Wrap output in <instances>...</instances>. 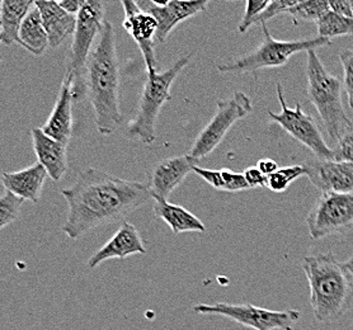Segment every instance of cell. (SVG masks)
Instances as JSON below:
<instances>
[{"instance_id": "obj_1", "label": "cell", "mask_w": 353, "mask_h": 330, "mask_svg": "<svg viewBox=\"0 0 353 330\" xmlns=\"http://www.w3.org/2000/svg\"><path fill=\"white\" fill-rule=\"evenodd\" d=\"M61 194L69 206L61 231L72 240L98 226L119 221L153 198L148 183L122 179L96 168L81 172L75 183L61 189Z\"/></svg>"}, {"instance_id": "obj_2", "label": "cell", "mask_w": 353, "mask_h": 330, "mask_svg": "<svg viewBox=\"0 0 353 330\" xmlns=\"http://www.w3.org/2000/svg\"><path fill=\"white\" fill-rule=\"evenodd\" d=\"M84 87L94 110L98 132L111 135L120 126L122 114L119 105L120 65L116 33L110 21H105L96 48L89 55L84 74Z\"/></svg>"}, {"instance_id": "obj_3", "label": "cell", "mask_w": 353, "mask_h": 330, "mask_svg": "<svg viewBox=\"0 0 353 330\" xmlns=\"http://www.w3.org/2000/svg\"><path fill=\"white\" fill-rule=\"evenodd\" d=\"M310 286V302L316 322H337L353 302V283L343 263L336 256L319 253L303 260Z\"/></svg>"}, {"instance_id": "obj_4", "label": "cell", "mask_w": 353, "mask_h": 330, "mask_svg": "<svg viewBox=\"0 0 353 330\" xmlns=\"http://www.w3.org/2000/svg\"><path fill=\"white\" fill-rule=\"evenodd\" d=\"M306 96L319 113L327 134L338 141L351 120L342 103L343 81L328 73L316 50L306 52Z\"/></svg>"}, {"instance_id": "obj_5", "label": "cell", "mask_w": 353, "mask_h": 330, "mask_svg": "<svg viewBox=\"0 0 353 330\" xmlns=\"http://www.w3.org/2000/svg\"><path fill=\"white\" fill-rule=\"evenodd\" d=\"M192 57L193 54L181 57L176 64L163 73H148L137 116L130 122L126 136L131 140H139L144 144H153L157 138V120L163 105L170 99V88L178 75L191 63Z\"/></svg>"}, {"instance_id": "obj_6", "label": "cell", "mask_w": 353, "mask_h": 330, "mask_svg": "<svg viewBox=\"0 0 353 330\" xmlns=\"http://www.w3.org/2000/svg\"><path fill=\"white\" fill-rule=\"evenodd\" d=\"M262 27V42L256 49L241 57L230 61H225L216 65L217 70L221 73H252L253 75L261 69L281 68L289 63L290 59L310 50H316L324 46H330L332 41L323 37L304 39V40L282 41L273 39L268 31V27Z\"/></svg>"}, {"instance_id": "obj_7", "label": "cell", "mask_w": 353, "mask_h": 330, "mask_svg": "<svg viewBox=\"0 0 353 330\" xmlns=\"http://www.w3.org/2000/svg\"><path fill=\"white\" fill-rule=\"evenodd\" d=\"M105 22V4L97 0L84 1L79 14L77 16V27L72 34L66 68V73L72 74L74 78L72 92L75 99L81 97V90H85V66L92 52V45L97 37H99Z\"/></svg>"}, {"instance_id": "obj_8", "label": "cell", "mask_w": 353, "mask_h": 330, "mask_svg": "<svg viewBox=\"0 0 353 330\" xmlns=\"http://www.w3.org/2000/svg\"><path fill=\"white\" fill-rule=\"evenodd\" d=\"M193 311L201 315L224 316L243 327L254 330H294V325L300 320V311L285 310L274 311L252 304H199L193 306Z\"/></svg>"}, {"instance_id": "obj_9", "label": "cell", "mask_w": 353, "mask_h": 330, "mask_svg": "<svg viewBox=\"0 0 353 330\" xmlns=\"http://www.w3.org/2000/svg\"><path fill=\"white\" fill-rule=\"evenodd\" d=\"M252 110L250 98L241 92H235L229 99L219 101L216 112L194 140L190 155L199 161L206 158L220 145L234 123L248 116Z\"/></svg>"}, {"instance_id": "obj_10", "label": "cell", "mask_w": 353, "mask_h": 330, "mask_svg": "<svg viewBox=\"0 0 353 330\" xmlns=\"http://www.w3.org/2000/svg\"><path fill=\"white\" fill-rule=\"evenodd\" d=\"M276 90L281 105V112L273 113L272 111H268V116L277 125H280L290 136L294 137L300 144L310 149L318 159L334 161V152L327 145L313 117L304 112L299 103L295 105V108H290L286 105V98L283 94L281 83L277 84Z\"/></svg>"}, {"instance_id": "obj_11", "label": "cell", "mask_w": 353, "mask_h": 330, "mask_svg": "<svg viewBox=\"0 0 353 330\" xmlns=\"http://www.w3.org/2000/svg\"><path fill=\"white\" fill-rule=\"evenodd\" d=\"M306 225L315 240L350 229L353 225V192L321 194L306 218Z\"/></svg>"}, {"instance_id": "obj_12", "label": "cell", "mask_w": 353, "mask_h": 330, "mask_svg": "<svg viewBox=\"0 0 353 330\" xmlns=\"http://www.w3.org/2000/svg\"><path fill=\"white\" fill-rule=\"evenodd\" d=\"M139 8L158 22L157 42H165L176 25L208 9V0H140Z\"/></svg>"}, {"instance_id": "obj_13", "label": "cell", "mask_w": 353, "mask_h": 330, "mask_svg": "<svg viewBox=\"0 0 353 330\" xmlns=\"http://www.w3.org/2000/svg\"><path fill=\"white\" fill-rule=\"evenodd\" d=\"M121 6L125 12L123 28L131 36V39L137 42L141 51L146 65V72H157V57L154 51L158 32L157 19L139 8L137 1L122 0Z\"/></svg>"}, {"instance_id": "obj_14", "label": "cell", "mask_w": 353, "mask_h": 330, "mask_svg": "<svg viewBox=\"0 0 353 330\" xmlns=\"http://www.w3.org/2000/svg\"><path fill=\"white\" fill-rule=\"evenodd\" d=\"M197 163L199 161H196L190 154L155 163L148 173L146 182L154 200L168 201L169 196L193 172Z\"/></svg>"}, {"instance_id": "obj_15", "label": "cell", "mask_w": 353, "mask_h": 330, "mask_svg": "<svg viewBox=\"0 0 353 330\" xmlns=\"http://www.w3.org/2000/svg\"><path fill=\"white\" fill-rule=\"evenodd\" d=\"M306 177L323 194L353 192V163L310 159L303 164Z\"/></svg>"}, {"instance_id": "obj_16", "label": "cell", "mask_w": 353, "mask_h": 330, "mask_svg": "<svg viewBox=\"0 0 353 330\" xmlns=\"http://www.w3.org/2000/svg\"><path fill=\"white\" fill-rule=\"evenodd\" d=\"M134 254H146L144 242L135 226L128 221H122L112 238L89 258L88 266L94 269L108 259H125Z\"/></svg>"}, {"instance_id": "obj_17", "label": "cell", "mask_w": 353, "mask_h": 330, "mask_svg": "<svg viewBox=\"0 0 353 330\" xmlns=\"http://www.w3.org/2000/svg\"><path fill=\"white\" fill-rule=\"evenodd\" d=\"M72 83L74 78L72 74L66 73L55 107L46 123L41 127L48 136L65 145L69 144L72 135V102L75 101Z\"/></svg>"}, {"instance_id": "obj_18", "label": "cell", "mask_w": 353, "mask_h": 330, "mask_svg": "<svg viewBox=\"0 0 353 330\" xmlns=\"http://www.w3.org/2000/svg\"><path fill=\"white\" fill-rule=\"evenodd\" d=\"M31 135L37 161L46 169L48 177L60 181L68 170V145L48 136L41 129H33Z\"/></svg>"}, {"instance_id": "obj_19", "label": "cell", "mask_w": 353, "mask_h": 330, "mask_svg": "<svg viewBox=\"0 0 353 330\" xmlns=\"http://www.w3.org/2000/svg\"><path fill=\"white\" fill-rule=\"evenodd\" d=\"M34 6L40 10L42 23L48 36L50 48L57 49L70 34L75 32L77 17L60 7L59 1L37 0Z\"/></svg>"}, {"instance_id": "obj_20", "label": "cell", "mask_w": 353, "mask_h": 330, "mask_svg": "<svg viewBox=\"0 0 353 330\" xmlns=\"http://www.w3.org/2000/svg\"><path fill=\"white\" fill-rule=\"evenodd\" d=\"M48 177L46 169L37 163L19 172L3 173V185L7 191L17 194L24 201L28 200L33 203H39Z\"/></svg>"}, {"instance_id": "obj_21", "label": "cell", "mask_w": 353, "mask_h": 330, "mask_svg": "<svg viewBox=\"0 0 353 330\" xmlns=\"http://www.w3.org/2000/svg\"><path fill=\"white\" fill-rule=\"evenodd\" d=\"M34 6L32 0H1L0 3V41L3 45H19V31L24 18Z\"/></svg>"}, {"instance_id": "obj_22", "label": "cell", "mask_w": 353, "mask_h": 330, "mask_svg": "<svg viewBox=\"0 0 353 330\" xmlns=\"http://www.w3.org/2000/svg\"><path fill=\"white\" fill-rule=\"evenodd\" d=\"M154 215L163 220L173 234L205 233L206 226L200 218L182 206L164 200H154Z\"/></svg>"}, {"instance_id": "obj_23", "label": "cell", "mask_w": 353, "mask_h": 330, "mask_svg": "<svg viewBox=\"0 0 353 330\" xmlns=\"http://www.w3.org/2000/svg\"><path fill=\"white\" fill-rule=\"evenodd\" d=\"M19 45L34 56H41L50 46L48 32L42 23L40 10L36 6H33L24 18L19 31Z\"/></svg>"}, {"instance_id": "obj_24", "label": "cell", "mask_w": 353, "mask_h": 330, "mask_svg": "<svg viewBox=\"0 0 353 330\" xmlns=\"http://www.w3.org/2000/svg\"><path fill=\"white\" fill-rule=\"evenodd\" d=\"M318 37L332 40L339 36H353V18L339 16L334 12H327L316 22Z\"/></svg>"}, {"instance_id": "obj_25", "label": "cell", "mask_w": 353, "mask_h": 330, "mask_svg": "<svg viewBox=\"0 0 353 330\" xmlns=\"http://www.w3.org/2000/svg\"><path fill=\"white\" fill-rule=\"evenodd\" d=\"M330 1L325 0H307L299 1L295 7L290 9L286 14L291 17L295 25L300 22H314L316 23L321 17L330 12Z\"/></svg>"}, {"instance_id": "obj_26", "label": "cell", "mask_w": 353, "mask_h": 330, "mask_svg": "<svg viewBox=\"0 0 353 330\" xmlns=\"http://www.w3.org/2000/svg\"><path fill=\"white\" fill-rule=\"evenodd\" d=\"M303 176H306L305 167L303 164L281 168L271 176H267L265 187L276 194H281L289 188V185L294 181H296L297 178Z\"/></svg>"}, {"instance_id": "obj_27", "label": "cell", "mask_w": 353, "mask_h": 330, "mask_svg": "<svg viewBox=\"0 0 353 330\" xmlns=\"http://www.w3.org/2000/svg\"><path fill=\"white\" fill-rule=\"evenodd\" d=\"M23 203V198L6 189L0 198V229H4L16 221Z\"/></svg>"}, {"instance_id": "obj_28", "label": "cell", "mask_w": 353, "mask_h": 330, "mask_svg": "<svg viewBox=\"0 0 353 330\" xmlns=\"http://www.w3.org/2000/svg\"><path fill=\"white\" fill-rule=\"evenodd\" d=\"M300 0H273L270 1L268 7L259 14V16L253 21V25H265L270 19L274 17L280 16L283 13H288L290 9L295 7Z\"/></svg>"}, {"instance_id": "obj_29", "label": "cell", "mask_w": 353, "mask_h": 330, "mask_svg": "<svg viewBox=\"0 0 353 330\" xmlns=\"http://www.w3.org/2000/svg\"><path fill=\"white\" fill-rule=\"evenodd\" d=\"M339 59L343 68V88L348 99V105L353 111V50H342L339 52Z\"/></svg>"}, {"instance_id": "obj_30", "label": "cell", "mask_w": 353, "mask_h": 330, "mask_svg": "<svg viewBox=\"0 0 353 330\" xmlns=\"http://www.w3.org/2000/svg\"><path fill=\"white\" fill-rule=\"evenodd\" d=\"M334 152V161L353 163V121L345 127L337 141Z\"/></svg>"}, {"instance_id": "obj_31", "label": "cell", "mask_w": 353, "mask_h": 330, "mask_svg": "<svg viewBox=\"0 0 353 330\" xmlns=\"http://www.w3.org/2000/svg\"><path fill=\"white\" fill-rule=\"evenodd\" d=\"M268 0H248L245 13L243 16L241 25L238 27V31L241 33L247 32L253 25V21L268 7Z\"/></svg>"}, {"instance_id": "obj_32", "label": "cell", "mask_w": 353, "mask_h": 330, "mask_svg": "<svg viewBox=\"0 0 353 330\" xmlns=\"http://www.w3.org/2000/svg\"><path fill=\"white\" fill-rule=\"evenodd\" d=\"M225 182V192H239L249 189L245 178L241 173H235L233 170L221 169Z\"/></svg>"}, {"instance_id": "obj_33", "label": "cell", "mask_w": 353, "mask_h": 330, "mask_svg": "<svg viewBox=\"0 0 353 330\" xmlns=\"http://www.w3.org/2000/svg\"><path fill=\"white\" fill-rule=\"evenodd\" d=\"M193 172L217 191H225L224 177H223L221 169H208V168H201L199 165H196L193 168Z\"/></svg>"}, {"instance_id": "obj_34", "label": "cell", "mask_w": 353, "mask_h": 330, "mask_svg": "<svg viewBox=\"0 0 353 330\" xmlns=\"http://www.w3.org/2000/svg\"><path fill=\"white\" fill-rule=\"evenodd\" d=\"M243 176L245 178L247 183H248L250 188H256V187H265V174L258 169L257 165L256 167H249L247 169L244 170Z\"/></svg>"}, {"instance_id": "obj_35", "label": "cell", "mask_w": 353, "mask_h": 330, "mask_svg": "<svg viewBox=\"0 0 353 330\" xmlns=\"http://www.w3.org/2000/svg\"><path fill=\"white\" fill-rule=\"evenodd\" d=\"M330 8L332 12L337 13L339 16L353 18V1H330Z\"/></svg>"}, {"instance_id": "obj_36", "label": "cell", "mask_w": 353, "mask_h": 330, "mask_svg": "<svg viewBox=\"0 0 353 330\" xmlns=\"http://www.w3.org/2000/svg\"><path fill=\"white\" fill-rule=\"evenodd\" d=\"M59 4L69 14L77 17L81 12V7L84 4V0H63V1H59Z\"/></svg>"}, {"instance_id": "obj_37", "label": "cell", "mask_w": 353, "mask_h": 330, "mask_svg": "<svg viewBox=\"0 0 353 330\" xmlns=\"http://www.w3.org/2000/svg\"><path fill=\"white\" fill-rule=\"evenodd\" d=\"M257 167L258 169L261 170L265 177L271 176L279 170V165L273 159H261L257 163Z\"/></svg>"}, {"instance_id": "obj_38", "label": "cell", "mask_w": 353, "mask_h": 330, "mask_svg": "<svg viewBox=\"0 0 353 330\" xmlns=\"http://www.w3.org/2000/svg\"><path fill=\"white\" fill-rule=\"evenodd\" d=\"M343 267H345V271H347L348 274H350V277H351V280H352L353 283V257L350 258L347 262H345V263H343Z\"/></svg>"}]
</instances>
